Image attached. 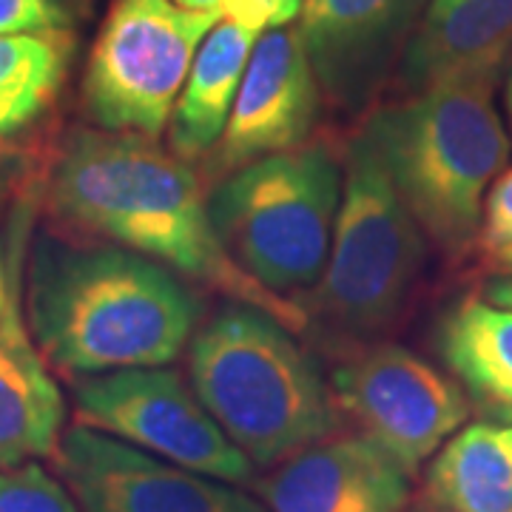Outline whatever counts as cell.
I'll return each mask as SVG.
<instances>
[{"label":"cell","mask_w":512,"mask_h":512,"mask_svg":"<svg viewBox=\"0 0 512 512\" xmlns=\"http://www.w3.org/2000/svg\"><path fill=\"white\" fill-rule=\"evenodd\" d=\"M220 18V9H188L177 0H114L83 83L89 117L106 131L157 137Z\"/></svg>","instance_id":"cell-7"},{"label":"cell","mask_w":512,"mask_h":512,"mask_svg":"<svg viewBox=\"0 0 512 512\" xmlns=\"http://www.w3.org/2000/svg\"><path fill=\"white\" fill-rule=\"evenodd\" d=\"M302 0H222V18L237 20L254 32H268L279 26H291L299 18Z\"/></svg>","instance_id":"cell-23"},{"label":"cell","mask_w":512,"mask_h":512,"mask_svg":"<svg viewBox=\"0 0 512 512\" xmlns=\"http://www.w3.org/2000/svg\"><path fill=\"white\" fill-rule=\"evenodd\" d=\"M342 185L328 148L296 146L231 171L208 194V214L239 268L285 296L325 274Z\"/></svg>","instance_id":"cell-5"},{"label":"cell","mask_w":512,"mask_h":512,"mask_svg":"<svg viewBox=\"0 0 512 512\" xmlns=\"http://www.w3.org/2000/svg\"><path fill=\"white\" fill-rule=\"evenodd\" d=\"M259 493L268 512H404L410 473L365 433H333L276 464Z\"/></svg>","instance_id":"cell-13"},{"label":"cell","mask_w":512,"mask_h":512,"mask_svg":"<svg viewBox=\"0 0 512 512\" xmlns=\"http://www.w3.org/2000/svg\"><path fill=\"white\" fill-rule=\"evenodd\" d=\"M413 512H447V510H441V507L433 504V507H419V510H413Z\"/></svg>","instance_id":"cell-30"},{"label":"cell","mask_w":512,"mask_h":512,"mask_svg":"<svg viewBox=\"0 0 512 512\" xmlns=\"http://www.w3.org/2000/svg\"><path fill=\"white\" fill-rule=\"evenodd\" d=\"M177 3H183L188 9H220L222 0H177Z\"/></svg>","instance_id":"cell-26"},{"label":"cell","mask_w":512,"mask_h":512,"mask_svg":"<svg viewBox=\"0 0 512 512\" xmlns=\"http://www.w3.org/2000/svg\"><path fill=\"white\" fill-rule=\"evenodd\" d=\"M430 501L447 512H512V464L498 427L470 424L427 470Z\"/></svg>","instance_id":"cell-18"},{"label":"cell","mask_w":512,"mask_h":512,"mask_svg":"<svg viewBox=\"0 0 512 512\" xmlns=\"http://www.w3.org/2000/svg\"><path fill=\"white\" fill-rule=\"evenodd\" d=\"M512 49V0H430L404 49V83H495Z\"/></svg>","instance_id":"cell-14"},{"label":"cell","mask_w":512,"mask_h":512,"mask_svg":"<svg viewBox=\"0 0 512 512\" xmlns=\"http://www.w3.org/2000/svg\"><path fill=\"white\" fill-rule=\"evenodd\" d=\"M0 512H80L74 495L37 461L0 470Z\"/></svg>","instance_id":"cell-20"},{"label":"cell","mask_w":512,"mask_h":512,"mask_svg":"<svg viewBox=\"0 0 512 512\" xmlns=\"http://www.w3.org/2000/svg\"><path fill=\"white\" fill-rule=\"evenodd\" d=\"M57 220L208 282L242 305L276 316L296 333L308 316L254 282L225 251L194 171L154 137L80 128L66 140L49 180Z\"/></svg>","instance_id":"cell-1"},{"label":"cell","mask_w":512,"mask_h":512,"mask_svg":"<svg viewBox=\"0 0 512 512\" xmlns=\"http://www.w3.org/2000/svg\"><path fill=\"white\" fill-rule=\"evenodd\" d=\"M29 333L69 376L163 367L191 342L200 299L171 268L120 245L40 237L29 262Z\"/></svg>","instance_id":"cell-2"},{"label":"cell","mask_w":512,"mask_h":512,"mask_svg":"<svg viewBox=\"0 0 512 512\" xmlns=\"http://www.w3.org/2000/svg\"><path fill=\"white\" fill-rule=\"evenodd\" d=\"M493 92L484 80L430 86L365 126L421 234L450 259L478 242L484 197L510 154Z\"/></svg>","instance_id":"cell-4"},{"label":"cell","mask_w":512,"mask_h":512,"mask_svg":"<svg viewBox=\"0 0 512 512\" xmlns=\"http://www.w3.org/2000/svg\"><path fill=\"white\" fill-rule=\"evenodd\" d=\"M66 66V35H0V143L52 106Z\"/></svg>","instance_id":"cell-19"},{"label":"cell","mask_w":512,"mask_h":512,"mask_svg":"<svg viewBox=\"0 0 512 512\" xmlns=\"http://www.w3.org/2000/svg\"><path fill=\"white\" fill-rule=\"evenodd\" d=\"M430 0H302L299 32L319 89L342 109H362L407 49Z\"/></svg>","instance_id":"cell-11"},{"label":"cell","mask_w":512,"mask_h":512,"mask_svg":"<svg viewBox=\"0 0 512 512\" xmlns=\"http://www.w3.org/2000/svg\"><path fill=\"white\" fill-rule=\"evenodd\" d=\"M55 458L80 512H268L228 481L191 473L83 424L63 433Z\"/></svg>","instance_id":"cell-10"},{"label":"cell","mask_w":512,"mask_h":512,"mask_svg":"<svg viewBox=\"0 0 512 512\" xmlns=\"http://www.w3.org/2000/svg\"><path fill=\"white\" fill-rule=\"evenodd\" d=\"M495 262H498L501 268H507V271H512V248H507V251H501V254H495Z\"/></svg>","instance_id":"cell-28"},{"label":"cell","mask_w":512,"mask_h":512,"mask_svg":"<svg viewBox=\"0 0 512 512\" xmlns=\"http://www.w3.org/2000/svg\"><path fill=\"white\" fill-rule=\"evenodd\" d=\"M339 407L413 476L470 416L464 390L402 345H376L333 373Z\"/></svg>","instance_id":"cell-9"},{"label":"cell","mask_w":512,"mask_h":512,"mask_svg":"<svg viewBox=\"0 0 512 512\" xmlns=\"http://www.w3.org/2000/svg\"><path fill=\"white\" fill-rule=\"evenodd\" d=\"M478 245L490 256L512 248V168L495 177L484 197Z\"/></svg>","instance_id":"cell-22"},{"label":"cell","mask_w":512,"mask_h":512,"mask_svg":"<svg viewBox=\"0 0 512 512\" xmlns=\"http://www.w3.org/2000/svg\"><path fill=\"white\" fill-rule=\"evenodd\" d=\"M256 37L259 32L237 20L220 18L200 43L168 120L171 151L185 163L200 160L222 140Z\"/></svg>","instance_id":"cell-16"},{"label":"cell","mask_w":512,"mask_h":512,"mask_svg":"<svg viewBox=\"0 0 512 512\" xmlns=\"http://www.w3.org/2000/svg\"><path fill=\"white\" fill-rule=\"evenodd\" d=\"M188 376L202 407L256 467H276L336 433V404L291 328L231 305L194 330Z\"/></svg>","instance_id":"cell-3"},{"label":"cell","mask_w":512,"mask_h":512,"mask_svg":"<svg viewBox=\"0 0 512 512\" xmlns=\"http://www.w3.org/2000/svg\"><path fill=\"white\" fill-rule=\"evenodd\" d=\"M498 436H501V444H504V450H507V456H510L512 464V427H501Z\"/></svg>","instance_id":"cell-27"},{"label":"cell","mask_w":512,"mask_h":512,"mask_svg":"<svg viewBox=\"0 0 512 512\" xmlns=\"http://www.w3.org/2000/svg\"><path fill=\"white\" fill-rule=\"evenodd\" d=\"M74 410L83 427L126 441L200 476L248 484L254 461L225 436L194 387L163 367H126L74 382Z\"/></svg>","instance_id":"cell-8"},{"label":"cell","mask_w":512,"mask_h":512,"mask_svg":"<svg viewBox=\"0 0 512 512\" xmlns=\"http://www.w3.org/2000/svg\"><path fill=\"white\" fill-rule=\"evenodd\" d=\"M487 299L501 308H512V276L510 279H493L487 285Z\"/></svg>","instance_id":"cell-25"},{"label":"cell","mask_w":512,"mask_h":512,"mask_svg":"<svg viewBox=\"0 0 512 512\" xmlns=\"http://www.w3.org/2000/svg\"><path fill=\"white\" fill-rule=\"evenodd\" d=\"M507 114H510V126H512V74L507 80Z\"/></svg>","instance_id":"cell-29"},{"label":"cell","mask_w":512,"mask_h":512,"mask_svg":"<svg viewBox=\"0 0 512 512\" xmlns=\"http://www.w3.org/2000/svg\"><path fill=\"white\" fill-rule=\"evenodd\" d=\"M66 26L57 0H0V35H66Z\"/></svg>","instance_id":"cell-21"},{"label":"cell","mask_w":512,"mask_h":512,"mask_svg":"<svg viewBox=\"0 0 512 512\" xmlns=\"http://www.w3.org/2000/svg\"><path fill=\"white\" fill-rule=\"evenodd\" d=\"M319 109V80L299 26L256 37L248 69L220 143V168L242 165L302 146Z\"/></svg>","instance_id":"cell-12"},{"label":"cell","mask_w":512,"mask_h":512,"mask_svg":"<svg viewBox=\"0 0 512 512\" xmlns=\"http://www.w3.org/2000/svg\"><path fill=\"white\" fill-rule=\"evenodd\" d=\"M439 348L478 407L512 427V308L464 299L444 319Z\"/></svg>","instance_id":"cell-17"},{"label":"cell","mask_w":512,"mask_h":512,"mask_svg":"<svg viewBox=\"0 0 512 512\" xmlns=\"http://www.w3.org/2000/svg\"><path fill=\"white\" fill-rule=\"evenodd\" d=\"M18 299V291L12 285V268H9V259L0 248V316L6 313V308Z\"/></svg>","instance_id":"cell-24"},{"label":"cell","mask_w":512,"mask_h":512,"mask_svg":"<svg viewBox=\"0 0 512 512\" xmlns=\"http://www.w3.org/2000/svg\"><path fill=\"white\" fill-rule=\"evenodd\" d=\"M424 239L379 148L362 131L348 148L328 268L316 285L319 313L356 339L390 328L416 285Z\"/></svg>","instance_id":"cell-6"},{"label":"cell","mask_w":512,"mask_h":512,"mask_svg":"<svg viewBox=\"0 0 512 512\" xmlns=\"http://www.w3.org/2000/svg\"><path fill=\"white\" fill-rule=\"evenodd\" d=\"M63 419V393L15 299L0 316V470L55 456Z\"/></svg>","instance_id":"cell-15"}]
</instances>
